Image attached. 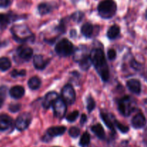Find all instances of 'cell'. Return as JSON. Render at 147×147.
Wrapping results in <instances>:
<instances>
[{
    "label": "cell",
    "mask_w": 147,
    "mask_h": 147,
    "mask_svg": "<svg viewBox=\"0 0 147 147\" xmlns=\"http://www.w3.org/2000/svg\"><path fill=\"white\" fill-rule=\"evenodd\" d=\"M91 63L94 65L96 71L100 76L103 81L109 80V66L106 63V57L103 50L100 48H95L91 50L90 55Z\"/></svg>",
    "instance_id": "1"
},
{
    "label": "cell",
    "mask_w": 147,
    "mask_h": 147,
    "mask_svg": "<svg viewBox=\"0 0 147 147\" xmlns=\"http://www.w3.org/2000/svg\"><path fill=\"white\" fill-rule=\"evenodd\" d=\"M117 6L113 0H103L98 6V11L102 18L110 19L115 15Z\"/></svg>",
    "instance_id": "2"
},
{
    "label": "cell",
    "mask_w": 147,
    "mask_h": 147,
    "mask_svg": "<svg viewBox=\"0 0 147 147\" xmlns=\"http://www.w3.org/2000/svg\"><path fill=\"white\" fill-rule=\"evenodd\" d=\"M11 32L14 40L19 42H24L33 37V34L30 29L24 24L13 26L11 29Z\"/></svg>",
    "instance_id": "3"
},
{
    "label": "cell",
    "mask_w": 147,
    "mask_h": 147,
    "mask_svg": "<svg viewBox=\"0 0 147 147\" xmlns=\"http://www.w3.org/2000/svg\"><path fill=\"white\" fill-rule=\"evenodd\" d=\"M134 100L131 96H126L119 101V111L123 116H129L135 110Z\"/></svg>",
    "instance_id": "4"
},
{
    "label": "cell",
    "mask_w": 147,
    "mask_h": 147,
    "mask_svg": "<svg viewBox=\"0 0 147 147\" xmlns=\"http://www.w3.org/2000/svg\"><path fill=\"white\" fill-rule=\"evenodd\" d=\"M55 52L61 57H67L74 53L73 45L67 39H62L56 44L55 47Z\"/></svg>",
    "instance_id": "5"
},
{
    "label": "cell",
    "mask_w": 147,
    "mask_h": 147,
    "mask_svg": "<svg viewBox=\"0 0 147 147\" xmlns=\"http://www.w3.org/2000/svg\"><path fill=\"white\" fill-rule=\"evenodd\" d=\"M62 99L65 102L66 104L71 105L75 103L76 99V94L74 88L70 84H66L62 88Z\"/></svg>",
    "instance_id": "6"
},
{
    "label": "cell",
    "mask_w": 147,
    "mask_h": 147,
    "mask_svg": "<svg viewBox=\"0 0 147 147\" xmlns=\"http://www.w3.org/2000/svg\"><path fill=\"white\" fill-rule=\"evenodd\" d=\"M32 121V116L29 113H23L16 119L15 126L18 131H24L30 126Z\"/></svg>",
    "instance_id": "7"
},
{
    "label": "cell",
    "mask_w": 147,
    "mask_h": 147,
    "mask_svg": "<svg viewBox=\"0 0 147 147\" xmlns=\"http://www.w3.org/2000/svg\"><path fill=\"white\" fill-rule=\"evenodd\" d=\"M53 111L55 117L58 119H62L65 115L67 111V106L64 100L62 98H58L53 103Z\"/></svg>",
    "instance_id": "8"
},
{
    "label": "cell",
    "mask_w": 147,
    "mask_h": 147,
    "mask_svg": "<svg viewBox=\"0 0 147 147\" xmlns=\"http://www.w3.org/2000/svg\"><path fill=\"white\" fill-rule=\"evenodd\" d=\"M17 53L20 58L25 61H28L32 57L33 50L31 47L22 45L17 48Z\"/></svg>",
    "instance_id": "9"
},
{
    "label": "cell",
    "mask_w": 147,
    "mask_h": 147,
    "mask_svg": "<svg viewBox=\"0 0 147 147\" xmlns=\"http://www.w3.org/2000/svg\"><path fill=\"white\" fill-rule=\"evenodd\" d=\"M49 63H50V59L46 58L42 55H37L33 59L34 66L37 70H43L47 67Z\"/></svg>",
    "instance_id": "10"
},
{
    "label": "cell",
    "mask_w": 147,
    "mask_h": 147,
    "mask_svg": "<svg viewBox=\"0 0 147 147\" xmlns=\"http://www.w3.org/2000/svg\"><path fill=\"white\" fill-rule=\"evenodd\" d=\"M131 124L133 127L136 129L144 127L146 124V119L143 113H139L135 115L131 120Z\"/></svg>",
    "instance_id": "11"
},
{
    "label": "cell",
    "mask_w": 147,
    "mask_h": 147,
    "mask_svg": "<svg viewBox=\"0 0 147 147\" xmlns=\"http://www.w3.org/2000/svg\"><path fill=\"white\" fill-rule=\"evenodd\" d=\"M58 98L59 96L56 92H49V93H47V94L45 95V96L44 100H43L42 102L43 108L45 109H50V106H53V103H54Z\"/></svg>",
    "instance_id": "12"
},
{
    "label": "cell",
    "mask_w": 147,
    "mask_h": 147,
    "mask_svg": "<svg viewBox=\"0 0 147 147\" xmlns=\"http://www.w3.org/2000/svg\"><path fill=\"white\" fill-rule=\"evenodd\" d=\"M126 85H127L129 90L133 93L136 95H139L141 93L142 85H141V82L139 80H137V79H131V80H128Z\"/></svg>",
    "instance_id": "13"
},
{
    "label": "cell",
    "mask_w": 147,
    "mask_h": 147,
    "mask_svg": "<svg viewBox=\"0 0 147 147\" xmlns=\"http://www.w3.org/2000/svg\"><path fill=\"white\" fill-rule=\"evenodd\" d=\"M12 125V119L6 114L0 115V131H4L9 129Z\"/></svg>",
    "instance_id": "14"
},
{
    "label": "cell",
    "mask_w": 147,
    "mask_h": 147,
    "mask_svg": "<svg viewBox=\"0 0 147 147\" xmlns=\"http://www.w3.org/2000/svg\"><path fill=\"white\" fill-rule=\"evenodd\" d=\"M66 131L65 126H53L50 128L47 131V135L50 138L61 136Z\"/></svg>",
    "instance_id": "15"
},
{
    "label": "cell",
    "mask_w": 147,
    "mask_h": 147,
    "mask_svg": "<svg viewBox=\"0 0 147 147\" xmlns=\"http://www.w3.org/2000/svg\"><path fill=\"white\" fill-rule=\"evenodd\" d=\"M25 90L24 87L21 86H16L11 88L9 90V95L11 98L15 99L21 98L24 95Z\"/></svg>",
    "instance_id": "16"
},
{
    "label": "cell",
    "mask_w": 147,
    "mask_h": 147,
    "mask_svg": "<svg viewBox=\"0 0 147 147\" xmlns=\"http://www.w3.org/2000/svg\"><path fill=\"white\" fill-rule=\"evenodd\" d=\"M12 16L9 14H0V30H4L12 20Z\"/></svg>",
    "instance_id": "17"
},
{
    "label": "cell",
    "mask_w": 147,
    "mask_h": 147,
    "mask_svg": "<svg viewBox=\"0 0 147 147\" xmlns=\"http://www.w3.org/2000/svg\"><path fill=\"white\" fill-rule=\"evenodd\" d=\"M91 131L96 135L98 138H99L100 139H105L106 138V134H105V131L103 129V126H101V124L100 123H98V124L94 125L91 127Z\"/></svg>",
    "instance_id": "18"
},
{
    "label": "cell",
    "mask_w": 147,
    "mask_h": 147,
    "mask_svg": "<svg viewBox=\"0 0 147 147\" xmlns=\"http://www.w3.org/2000/svg\"><path fill=\"white\" fill-rule=\"evenodd\" d=\"M93 26L90 23H86L83 24L81 27V32L83 36H85L87 38H90L92 37L93 33Z\"/></svg>",
    "instance_id": "19"
},
{
    "label": "cell",
    "mask_w": 147,
    "mask_h": 147,
    "mask_svg": "<svg viewBox=\"0 0 147 147\" xmlns=\"http://www.w3.org/2000/svg\"><path fill=\"white\" fill-rule=\"evenodd\" d=\"M121 32L120 27L116 24L111 26L107 32V36L110 40H114L119 35Z\"/></svg>",
    "instance_id": "20"
},
{
    "label": "cell",
    "mask_w": 147,
    "mask_h": 147,
    "mask_svg": "<svg viewBox=\"0 0 147 147\" xmlns=\"http://www.w3.org/2000/svg\"><path fill=\"white\" fill-rule=\"evenodd\" d=\"M40 86H41V80L37 76H34L29 80L28 86L31 90H37L40 88Z\"/></svg>",
    "instance_id": "21"
},
{
    "label": "cell",
    "mask_w": 147,
    "mask_h": 147,
    "mask_svg": "<svg viewBox=\"0 0 147 147\" xmlns=\"http://www.w3.org/2000/svg\"><path fill=\"white\" fill-rule=\"evenodd\" d=\"M79 65H80V68L83 70H88L89 67L91 65V60H90V56L86 55L79 60Z\"/></svg>",
    "instance_id": "22"
},
{
    "label": "cell",
    "mask_w": 147,
    "mask_h": 147,
    "mask_svg": "<svg viewBox=\"0 0 147 147\" xmlns=\"http://www.w3.org/2000/svg\"><path fill=\"white\" fill-rule=\"evenodd\" d=\"M11 65V61L9 58L6 57H2L0 58V70L1 71H7L10 68Z\"/></svg>",
    "instance_id": "23"
},
{
    "label": "cell",
    "mask_w": 147,
    "mask_h": 147,
    "mask_svg": "<svg viewBox=\"0 0 147 147\" xmlns=\"http://www.w3.org/2000/svg\"><path fill=\"white\" fill-rule=\"evenodd\" d=\"M52 7L47 3H42L38 6V11L41 15H45L51 11Z\"/></svg>",
    "instance_id": "24"
},
{
    "label": "cell",
    "mask_w": 147,
    "mask_h": 147,
    "mask_svg": "<svg viewBox=\"0 0 147 147\" xmlns=\"http://www.w3.org/2000/svg\"><path fill=\"white\" fill-rule=\"evenodd\" d=\"M100 117H101L102 120L103 121V122L105 123V124L108 126V128L111 129L112 131H114V124L112 123L111 120L109 119V117L108 116V115L105 114V113H100Z\"/></svg>",
    "instance_id": "25"
},
{
    "label": "cell",
    "mask_w": 147,
    "mask_h": 147,
    "mask_svg": "<svg viewBox=\"0 0 147 147\" xmlns=\"http://www.w3.org/2000/svg\"><path fill=\"white\" fill-rule=\"evenodd\" d=\"M90 136L88 132H85L82 135L80 140V145L81 146H86L90 144Z\"/></svg>",
    "instance_id": "26"
},
{
    "label": "cell",
    "mask_w": 147,
    "mask_h": 147,
    "mask_svg": "<svg viewBox=\"0 0 147 147\" xmlns=\"http://www.w3.org/2000/svg\"><path fill=\"white\" fill-rule=\"evenodd\" d=\"M7 90V88L5 86H1V87H0V109L2 107L4 100H5L6 99Z\"/></svg>",
    "instance_id": "27"
},
{
    "label": "cell",
    "mask_w": 147,
    "mask_h": 147,
    "mask_svg": "<svg viewBox=\"0 0 147 147\" xmlns=\"http://www.w3.org/2000/svg\"><path fill=\"white\" fill-rule=\"evenodd\" d=\"M96 107V103L91 96H89L87 99V109L88 112H91Z\"/></svg>",
    "instance_id": "28"
},
{
    "label": "cell",
    "mask_w": 147,
    "mask_h": 147,
    "mask_svg": "<svg viewBox=\"0 0 147 147\" xmlns=\"http://www.w3.org/2000/svg\"><path fill=\"white\" fill-rule=\"evenodd\" d=\"M84 17V14L81 11H76L74 14H72L71 19H73V21L76 22H80Z\"/></svg>",
    "instance_id": "29"
},
{
    "label": "cell",
    "mask_w": 147,
    "mask_h": 147,
    "mask_svg": "<svg viewBox=\"0 0 147 147\" xmlns=\"http://www.w3.org/2000/svg\"><path fill=\"white\" fill-rule=\"evenodd\" d=\"M114 124L116 125V127L119 129V131L122 132V133H127L129 131V128L128 126L123 125L122 123H121L120 122L118 121L117 120H114Z\"/></svg>",
    "instance_id": "30"
},
{
    "label": "cell",
    "mask_w": 147,
    "mask_h": 147,
    "mask_svg": "<svg viewBox=\"0 0 147 147\" xmlns=\"http://www.w3.org/2000/svg\"><path fill=\"white\" fill-rule=\"evenodd\" d=\"M79 116V112L78 111H75L71 112L70 114H68L66 117V119H67V121L69 122H73L78 119Z\"/></svg>",
    "instance_id": "31"
},
{
    "label": "cell",
    "mask_w": 147,
    "mask_h": 147,
    "mask_svg": "<svg viewBox=\"0 0 147 147\" xmlns=\"http://www.w3.org/2000/svg\"><path fill=\"white\" fill-rule=\"evenodd\" d=\"M69 135L73 138H77L80 135V129L77 127H71L69 129Z\"/></svg>",
    "instance_id": "32"
},
{
    "label": "cell",
    "mask_w": 147,
    "mask_h": 147,
    "mask_svg": "<svg viewBox=\"0 0 147 147\" xmlns=\"http://www.w3.org/2000/svg\"><path fill=\"white\" fill-rule=\"evenodd\" d=\"M26 75V71L24 70H22L20 71H18L17 70H14L11 73V77L17 78L18 76H24Z\"/></svg>",
    "instance_id": "33"
},
{
    "label": "cell",
    "mask_w": 147,
    "mask_h": 147,
    "mask_svg": "<svg viewBox=\"0 0 147 147\" xmlns=\"http://www.w3.org/2000/svg\"><path fill=\"white\" fill-rule=\"evenodd\" d=\"M21 109V105L20 104H17V103H15V104H11L9 106V111L12 113H15V112L19 111Z\"/></svg>",
    "instance_id": "34"
},
{
    "label": "cell",
    "mask_w": 147,
    "mask_h": 147,
    "mask_svg": "<svg viewBox=\"0 0 147 147\" xmlns=\"http://www.w3.org/2000/svg\"><path fill=\"white\" fill-rule=\"evenodd\" d=\"M116 57V52L113 49H110L108 51V58L109 60H115Z\"/></svg>",
    "instance_id": "35"
},
{
    "label": "cell",
    "mask_w": 147,
    "mask_h": 147,
    "mask_svg": "<svg viewBox=\"0 0 147 147\" xmlns=\"http://www.w3.org/2000/svg\"><path fill=\"white\" fill-rule=\"evenodd\" d=\"M11 4V0H0V7L6 8Z\"/></svg>",
    "instance_id": "36"
},
{
    "label": "cell",
    "mask_w": 147,
    "mask_h": 147,
    "mask_svg": "<svg viewBox=\"0 0 147 147\" xmlns=\"http://www.w3.org/2000/svg\"><path fill=\"white\" fill-rule=\"evenodd\" d=\"M131 65L132 67H133V68L136 69V70H139V68H140V64L139 63H138L137 62L135 61V60H133L131 63Z\"/></svg>",
    "instance_id": "37"
},
{
    "label": "cell",
    "mask_w": 147,
    "mask_h": 147,
    "mask_svg": "<svg viewBox=\"0 0 147 147\" xmlns=\"http://www.w3.org/2000/svg\"><path fill=\"white\" fill-rule=\"evenodd\" d=\"M87 121V116L86 114H83L81 116V119H80V123L81 125H83Z\"/></svg>",
    "instance_id": "38"
},
{
    "label": "cell",
    "mask_w": 147,
    "mask_h": 147,
    "mask_svg": "<svg viewBox=\"0 0 147 147\" xmlns=\"http://www.w3.org/2000/svg\"><path fill=\"white\" fill-rule=\"evenodd\" d=\"M144 144H146L147 146V133L145 134L144 136Z\"/></svg>",
    "instance_id": "39"
},
{
    "label": "cell",
    "mask_w": 147,
    "mask_h": 147,
    "mask_svg": "<svg viewBox=\"0 0 147 147\" xmlns=\"http://www.w3.org/2000/svg\"><path fill=\"white\" fill-rule=\"evenodd\" d=\"M145 18H146V20H147V9L146 11V13H145Z\"/></svg>",
    "instance_id": "40"
}]
</instances>
